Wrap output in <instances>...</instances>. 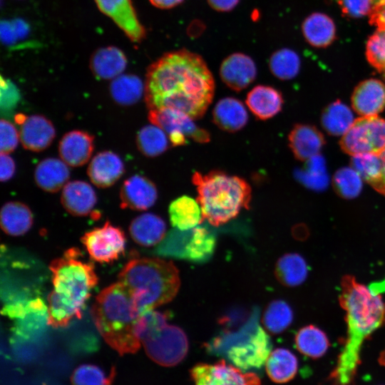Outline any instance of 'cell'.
<instances>
[{
  "label": "cell",
  "instance_id": "cell-51",
  "mask_svg": "<svg viewBox=\"0 0 385 385\" xmlns=\"http://www.w3.org/2000/svg\"><path fill=\"white\" fill-rule=\"evenodd\" d=\"M150 2L155 7L159 9H171L180 4L184 0H149Z\"/></svg>",
  "mask_w": 385,
  "mask_h": 385
},
{
  "label": "cell",
  "instance_id": "cell-30",
  "mask_svg": "<svg viewBox=\"0 0 385 385\" xmlns=\"http://www.w3.org/2000/svg\"><path fill=\"white\" fill-rule=\"evenodd\" d=\"M302 33L307 41L314 47H326L335 38L333 20L323 13H313L302 24Z\"/></svg>",
  "mask_w": 385,
  "mask_h": 385
},
{
  "label": "cell",
  "instance_id": "cell-18",
  "mask_svg": "<svg viewBox=\"0 0 385 385\" xmlns=\"http://www.w3.org/2000/svg\"><path fill=\"white\" fill-rule=\"evenodd\" d=\"M94 150V136L81 130L66 133L60 140L58 153L61 159L71 167L85 165Z\"/></svg>",
  "mask_w": 385,
  "mask_h": 385
},
{
  "label": "cell",
  "instance_id": "cell-46",
  "mask_svg": "<svg viewBox=\"0 0 385 385\" xmlns=\"http://www.w3.org/2000/svg\"><path fill=\"white\" fill-rule=\"evenodd\" d=\"M16 165L13 158L8 154L1 153L0 179L1 182L10 180L14 175Z\"/></svg>",
  "mask_w": 385,
  "mask_h": 385
},
{
  "label": "cell",
  "instance_id": "cell-41",
  "mask_svg": "<svg viewBox=\"0 0 385 385\" xmlns=\"http://www.w3.org/2000/svg\"><path fill=\"white\" fill-rule=\"evenodd\" d=\"M366 56L385 80V28L377 29L367 41Z\"/></svg>",
  "mask_w": 385,
  "mask_h": 385
},
{
  "label": "cell",
  "instance_id": "cell-3",
  "mask_svg": "<svg viewBox=\"0 0 385 385\" xmlns=\"http://www.w3.org/2000/svg\"><path fill=\"white\" fill-rule=\"evenodd\" d=\"M82 257L79 250L72 247L50 264L53 289L47 297V324L53 328L65 327L73 318L81 317L98 283L93 263Z\"/></svg>",
  "mask_w": 385,
  "mask_h": 385
},
{
  "label": "cell",
  "instance_id": "cell-25",
  "mask_svg": "<svg viewBox=\"0 0 385 385\" xmlns=\"http://www.w3.org/2000/svg\"><path fill=\"white\" fill-rule=\"evenodd\" d=\"M127 62L121 50L115 46H107L93 53L90 60V68L97 78L113 80L122 74Z\"/></svg>",
  "mask_w": 385,
  "mask_h": 385
},
{
  "label": "cell",
  "instance_id": "cell-29",
  "mask_svg": "<svg viewBox=\"0 0 385 385\" xmlns=\"http://www.w3.org/2000/svg\"><path fill=\"white\" fill-rule=\"evenodd\" d=\"M168 212L173 227L181 231L191 230L204 220L197 200L186 195L173 200Z\"/></svg>",
  "mask_w": 385,
  "mask_h": 385
},
{
  "label": "cell",
  "instance_id": "cell-45",
  "mask_svg": "<svg viewBox=\"0 0 385 385\" xmlns=\"http://www.w3.org/2000/svg\"><path fill=\"white\" fill-rule=\"evenodd\" d=\"M0 149L1 153H10L17 147L19 138V132L10 121L1 119L0 121Z\"/></svg>",
  "mask_w": 385,
  "mask_h": 385
},
{
  "label": "cell",
  "instance_id": "cell-8",
  "mask_svg": "<svg viewBox=\"0 0 385 385\" xmlns=\"http://www.w3.org/2000/svg\"><path fill=\"white\" fill-rule=\"evenodd\" d=\"M215 246V235L207 228L198 225L189 230H175L165 235L156 252L192 262H204L212 255Z\"/></svg>",
  "mask_w": 385,
  "mask_h": 385
},
{
  "label": "cell",
  "instance_id": "cell-23",
  "mask_svg": "<svg viewBox=\"0 0 385 385\" xmlns=\"http://www.w3.org/2000/svg\"><path fill=\"white\" fill-rule=\"evenodd\" d=\"M280 91L265 85L254 87L247 95L246 104L252 114L260 120H265L279 113L283 105Z\"/></svg>",
  "mask_w": 385,
  "mask_h": 385
},
{
  "label": "cell",
  "instance_id": "cell-28",
  "mask_svg": "<svg viewBox=\"0 0 385 385\" xmlns=\"http://www.w3.org/2000/svg\"><path fill=\"white\" fill-rule=\"evenodd\" d=\"M0 224L6 234L21 236L31 229L33 224V214L30 208L23 202H7L1 210Z\"/></svg>",
  "mask_w": 385,
  "mask_h": 385
},
{
  "label": "cell",
  "instance_id": "cell-48",
  "mask_svg": "<svg viewBox=\"0 0 385 385\" xmlns=\"http://www.w3.org/2000/svg\"><path fill=\"white\" fill-rule=\"evenodd\" d=\"M1 39L6 44H11L18 38L12 21H2L1 23Z\"/></svg>",
  "mask_w": 385,
  "mask_h": 385
},
{
  "label": "cell",
  "instance_id": "cell-37",
  "mask_svg": "<svg viewBox=\"0 0 385 385\" xmlns=\"http://www.w3.org/2000/svg\"><path fill=\"white\" fill-rule=\"evenodd\" d=\"M301 61L293 50L284 48L274 52L269 60L272 73L280 80H290L298 74Z\"/></svg>",
  "mask_w": 385,
  "mask_h": 385
},
{
  "label": "cell",
  "instance_id": "cell-32",
  "mask_svg": "<svg viewBox=\"0 0 385 385\" xmlns=\"http://www.w3.org/2000/svg\"><path fill=\"white\" fill-rule=\"evenodd\" d=\"M113 101L123 106L136 103L145 93V83L133 74H121L113 78L109 86Z\"/></svg>",
  "mask_w": 385,
  "mask_h": 385
},
{
  "label": "cell",
  "instance_id": "cell-35",
  "mask_svg": "<svg viewBox=\"0 0 385 385\" xmlns=\"http://www.w3.org/2000/svg\"><path fill=\"white\" fill-rule=\"evenodd\" d=\"M351 109L340 101L329 104L322 111L321 123L325 131L332 135H343L354 122Z\"/></svg>",
  "mask_w": 385,
  "mask_h": 385
},
{
  "label": "cell",
  "instance_id": "cell-47",
  "mask_svg": "<svg viewBox=\"0 0 385 385\" xmlns=\"http://www.w3.org/2000/svg\"><path fill=\"white\" fill-rule=\"evenodd\" d=\"M370 16V22L377 29L385 28V0H379Z\"/></svg>",
  "mask_w": 385,
  "mask_h": 385
},
{
  "label": "cell",
  "instance_id": "cell-17",
  "mask_svg": "<svg viewBox=\"0 0 385 385\" xmlns=\"http://www.w3.org/2000/svg\"><path fill=\"white\" fill-rule=\"evenodd\" d=\"M220 76L227 87L238 92L255 81L257 76V67L249 56L242 53H234L222 62Z\"/></svg>",
  "mask_w": 385,
  "mask_h": 385
},
{
  "label": "cell",
  "instance_id": "cell-24",
  "mask_svg": "<svg viewBox=\"0 0 385 385\" xmlns=\"http://www.w3.org/2000/svg\"><path fill=\"white\" fill-rule=\"evenodd\" d=\"M212 120L221 130L235 133L246 125L248 114L245 106L240 100L226 97L220 99L215 106Z\"/></svg>",
  "mask_w": 385,
  "mask_h": 385
},
{
  "label": "cell",
  "instance_id": "cell-2",
  "mask_svg": "<svg viewBox=\"0 0 385 385\" xmlns=\"http://www.w3.org/2000/svg\"><path fill=\"white\" fill-rule=\"evenodd\" d=\"M339 304L346 312L347 336L329 379L334 385H351L361 364L363 343L385 324V302L376 290L345 275Z\"/></svg>",
  "mask_w": 385,
  "mask_h": 385
},
{
  "label": "cell",
  "instance_id": "cell-14",
  "mask_svg": "<svg viewBox=\"0 0 385 385\" xmlns=\"http://www.w3.org/2000/svg\"><path fill=\"white\" fill-rule=\"evenodd\" d=\"M19 125V138L23 147L29 150L40 152L53 141L56 130L52 122L41 115L29 116L19 113L15 115Z\"/></svg>",
  "mask_w": 385,
  "mask_h": 385
},
{
  "label": "cell",
  "instance_id": "cell-9",
  "mask_svg": "<svg viewBox=\"0 0 385 385\" xmlns=\"http://www.w3.org/2000/svg\"><path fill=\"white\" fill-rule=\"evenodd\" d=\"M339 144L342 150L351 155L379 154L385 147V119L378 115L356 119Z\"/></svg>",
  "mask_w": 385,
  "mask_h": 385
},
{
  "label": "cell",
  "instance_id": "cell-22",
  "mask_svg": "<svg viewBox=\"0 0 385 385\" xmlns=\"http://www.w3.org/2000/svg\"><path fill=\"white\" fill-rule=\"evenodd\" d=\"M288 140L294 157L301 161L318 155L325 144L323 134L315 126L306 124L294 125Z\"/></svg>",
  "mask_w": 385,
  "mask_h": 385
},
{
  "label": "cell",
  "instance_id": "cell-31",
  "mask_svg": "<svg viewBox=\"0 0 385 385\" xmlns=\"http://www.w3.org/2000/svg\"><path fill=\"white\" fill-rule=\"evenodd\" d=\"M266 371L270 379L278 384L291 381L297 374L298 360L289 350L277 348L271 351L265 361Z\"/></svg>",
  "mask_w": 385,
  "mask_h": 385
},
{
  "label": "cell",
  "instance_id": "cell-36",
  "mask_svg": "<svg viewBox=\"0 0 385 385\" xmlns=\"http://www.w3.org/2000/svg\"><path fill=\"white\" fill-rule=\"evenodd\" d=\"M169 138L160 128L147 125L141 128L136 135L138 150L147 157H156L163 154L168 148Z\"/></svg>",
  "mask_w": 385,
  "mask_h": 385
},
{
  "label": "cell",
  "instance_id": "cell-50",
  "mask_svg": "<svg viewBox=\"0 0 385 385\" xmlns=\"http://www.w3.org/2000/svg\"><path fill=\"white\" fill-rule=\"evenodd\" d=\"M240 0H207L209 5L215 11L226 12L232 10Z\"/></svg>",
  "mask_w": 385,
  "mask_h": 385
},
{
  "label": "cell",
  "instance_id": "cell-20",
  "mask_svg": "<svg viewBox=\"0 0 385 385\" xmlns=\"http://www.w3.org/2000/svg\"><path fill=\"white\" fill-rule=\"evenodd\" d=\"M124 172L123 160L116 153L110 150L101 151L96 155L87 169L90 180L100 188L114 185Z\"/></svg>",
  "mask_w": 385,
  "mask_h": 385
},
{
  "label": "cell",
  "instance_id": "cell-42",
  "mask_svg": "<svg viewBox=\"0 0 385 385\" xmlns=\"http://www.w3.org/2000/svg\"><path fill=\"white\" fill-rule=\"evenodd\" d=\"M167 324L165 314L154 310L148 312L141 314L139 318L137 336L142 343L143 341L157 335Z\"/></svg>",
  "mask_w": 385,
  "mask_h": 385
},
{
  "label": "cell",
  "instance_id": "cell-21",
  "mask_svg": "<svg viewBox=\"0 0 385 385\" xmlns=\"http://www.w3.org/2000/svg\"><path fill=\"white\" fill-rule=\"evenodd\" d=\"M61 202L73 216H86L94 208L97 196L93 187L83 180L68 182L63 188Z\"/></svg>",
  "mask_w": 385,
  "mask_h": 385
},
{
  "label": "cell",
  "instance_id": "cell-38",
  "mask_svg": "<svg viewBox=\"0 0 385 385\" xmlns=\"http://www.w3.org/2000/svg\"><path fill=\"white\" fill-rule=\"evenodd\" d=\"M293 312L289 304L283 300H274L269 304L264 312L262 324L272 334H279L292 323Z\"/></svg>",
  "mask_w": 385,
  "mask_h": 385
},
{
  "label": "cell",
  "instance_id": "cell-39",
  "mask_svg": "<svg viewBox=\"0 0 385 385\" xmlns=\"http://www.w3.org/2000/svg\"><path fill=\"white\" fill-rule=\"evenodd\" d=\"M362 180L354 168L344 167L335 173L332 183L337 195L344 199H352L361 192Z\"/></svg>",
  "mask_w": 385,
  "mask_h": 385
},
{
  "label": "cell",
  "instance_id": "cell-26",
  "mask_svg": "<svg viewBox=\"0 0 385 385\" xmlns=\"http://www.w3.org/2000/svg\"><path fill=\"white\" fill-rule=\"evenodd\" d=\"M129 232L137 244L150 247L160 243L165 238L166 225L158 215L146 212L132 220Z\"/></svg>",
  "mask_w": 385,
  "mask_h": 385
},
{
  "label": "cell",
  "instance_id": "cell-4",
  "mask_svg": "<svg viewBox=\"0 0 385 385\" xmlns=\"http://www.w3.org/2000/svg\"><path fill=\"white\" fill-rule=\"evenodd\" d=\"M93 322L105 342L120 354L135 353L140 313L131 295L119 282L104 288L91 308Z\"/></svg>",
  "mask_w": 385,
  "mask_h": 385
},
{
  "label": "cell",
  "instance_id": "cell-6",
  "mask_svg": "<svg viewBox=\"0 0 385 385\" xmlns=\"http://www.w3.org/2000/svg\"><path fill=\"white\" fill-rule=\"evenodd\" d=\"M192 181L197 191V200L204 220L219 226L235 218L242 209H248L252 189L243 178L220 170L206 174L195 172Z\"/></svg>",
  "mask_w": 385,
  "mask_h": 385
},
{
  "label": "cell",
  "instance_id": "cell-15",
  "mask_svg": "<svg viewBox=\"0 0 385 385\" xmlns=\"http://www.w3.org/2000/svg\"><path fill=\"white\" fill-rule=\"evenodd\" d=\"M99 9L125 34L134 43L145 36L144 27L140 23L131 0H95Z\"/></svg>",
  "mask_w": 385,
  "mask_h": 385
},
{
  "label": "cell",
  "instance_id": "cell-10",
  "mask_svg": "<svg viewBox=\"0 0 385 385\" xmlns=\"http://www.w3.org/2000/svg\"><path fill=\"white\" fill-rule=\"evenodd\" d=\"M150 122L160 128L167 134L173 146H180L192 140L200 143L210 141V133L198 127L193 119L179 111L170 108L150 109Z\"/></svg>",
  "mask_w": 385,
  "mask_h": 385
},
{
  "label": "cell",
  "instance_id": "cell-13",
  "mask_svg": "<svg viewBox=\"0 0 385 385\" xmlns=\"http://www.w3.org/2000/svg\"><path fill=\"white\" fill-rule=\"evenodd\" d=\"M194 385H261L253 372L243 373L224 360L215 364H198L190 370Z\"/></svg>",
  "mask_w": 385,
  "mask_h": 385
},
{
  "label": "cell",
  "instance_id": "cell-52",
  "mask_svg": "<svg viewBox=\"0 0 385 385\" xmlns=\"http://www.w3.org/2000/svg\"><path fill=\"white\" fill-rule=\"evenodd\" d=\"M379 363L380 365L385 366V348L381 352L379 359H378Z\"/></svg>",
  "mask_w": 385,
  "mask_h": 385
},
{
  "label": "cell",
  "instance_id": "cell-43",
  "mask_svg": "<svg viewBox=\"0 0 385 385\" xmlns=\"http://www.w3.org/2000/svg\"><path fill=\"white\" fill-rule=\"evenodd\" d=\"M109 378L98 366L83 364L74 370L71 381L72 385H106Z\"/></svg>",
  "mask_w": 385,
  "mask_h": 385
},
{
  "label": "cell",
  "instance_id": "cell-27",
  "mask_svg": "<svg viewBox=\"0 0 385 385\" xmlns=\"http://www.w3.org/2000/svg\"><path fill=\"white\" fill-rule=\"evenodd\" d=\"M70 170L62 160L55 158L43 159L36 165L34 180L38 188L48 192L60 190L68 183Z\"/></svg>",
  "mask_w": 385,
  "mask_h": 385
},
{
  "label": "cell",
  "instance_id": "cell-7",
  "mask_svg": "<svg viewBox=\"0 0 385 385\" xmlns=\"http://www.w3.org/2000/svg\"><path fill=\"white\" fill-rule=\"evenodd\" d=\"M212 347L242 370L260 368L272 351L269 335L255 322H249L238 332L216 338Z\"/></svg>",
  "mask_w": 385,
  "mask_h": 385
},
{
  "label": "cell",
  "instance_id": "cell-44",
  "mask_svg": "<svg viewBox=\"0 0 385 385\" xmlns=\"http://www.w3.org/2000/svg\"><path fill=\"white\" fill-rule=\"evenodd\" d=\"M379 0H338L342 12L351 18L370 15Z\"/></svg>",
  "mask_w": 385,
  "mask_h": 385
},
{
  "label": "cell",
  "instance_id": "cell-19",
  "mask_svg": "<svg viewBox=\"0 0 385 385\" xmlns=\"http://www.w3.org/2000/svg\"><path fill=\"white\" fill-rule=\"evenodd\" d=\"M351 106L362 116L377 115L385 108V84L376 78L363 81L354 90Z\"/></svg>",
  "mask_w": 385,
  "mask_h": 385
},
{
  "label": "cell",
  "instance_id": "cell-33",
  "mask_svg": "<svg viewBox=\"0 0 385 385\" xmlns=\"http://www.w3.org/2000/svg\"><path fill=\"white\" fill-rule=\"evenodd\" d=\"M308 269L304 258L297 253L281 257L275 265L274 274L278 281L287 287H296L304 282Z\"/></svg>",
  "mask_w": 385,
  "mask_h": 385
},
{
  "label": "cell",
  "instance_id": "cell-1",
  "mask_svg": "<svg viewBox=\"0 0 385 385\" xmlns=\"http://www.w3.org/2000/svg\"><path fill=\"white\" fill-rule=\"evenodd\" d=\"M144 93L150 110L174 109L195 120L213 99L215 81L200 55L181 49L163 54L148 67Z\"/></svg>",
  "mask_w": 385,
  "mask_h": 385
},
{
  "label": "cell",
  "instance_id": "cell-16",
  "mask_svg": "<svg viewBox=\"0 0 385 385\" xmlns=\"http://www.w3.org/2000/svg\"><path fill=\"white\" fill-rule=\"evenodd\" d=\"M158 190L149 178L134 175L126 179L120 190V207L133 210H146L156 202Z\"/></svg>",
  "mask_w": 385,
  "mask_h": 385
},
{
  "label": "cell",
  "instance_id": "cell-40",
  "mask_svg": "<svg viewBox=\"0 0 385 385\" xmlns=\"http://www.w3.org/2000/svg\"><path fill=\"white\" fill-rule=\"evenodd\" d=\"M351 167L371 185L380 175L381 163L379 154L362 153L352 155Z\"/></svg>",
  "mask_w": 385,
  "mask_h": 385
},
{
  "label": "cell",
  "instance_id": "cell-49",
  "mask_svg": "<svg viewBox=\"0 0 385 385\" xmlns=\"http://www.w3.org/2000/svg\"><path fill=\"white\" fill-rule=\"evenodd\" d=\"M379 155L381 163V173L379 178L371 185L376 191L385 195V147Z\"/></svg>",
  "mask_w": 385,
  "mask_h": 385
},
{
  "label": "cell",
  "instance_id": "cell-5",
  "mask_svg": "<svg viewBox=\"0 0 385 385\" xmlns=\"http://www.w3.org/2000/svg\"><path fill=\"white\" fill-rule=\"evenodd\" d=\"M118 282L130 293L140 314L173 300L180 286L174 264L157 257L131 259L120 272Z\"/></svg>",
  "mask_w": 385,
  "mask_h": 385
},
{
  "label": "cell",
  "instance_id": "cell-11",
  "mask_svg": "<svg viewBox=\"0 0 385 385\" xmlns=\"http://www.w3.org/2000/svg\"><path fill=\"white\" fill-rule=\"evenodd\" d=\"M81 241L92 260L109 264L124 253L126 238L121 228L107 220L103 226L86 232Z\"/></svg>",
  "mask_w": 385,
  "mask_h": 385
},
{
  "label": "cell",
  "instance_id": "cell-12",
  "mask_svg": "<svg viewBox=\"0 0 385 385\" xmlns=\"http://www.w3.org/2000/svg\"><path fill=\"white\" fill-rule=\"evenodd\" d=\"M142 344L148 356L165 366L179 364L188 351V340L184 331L170 324L155 337L143 341Z\"/></svg>",
  "mask_w": 385,
  "mask_h": 385
},
{
  "label": "cell",
  "instance_id": "cell-34",
  "mask_svg": "<svg viewBox=\"0 0 385 385\" xmlns=\"http://www.w3.org/2000/svg\"><path fill=\"white\" fill-rule=\"evenodd\" d=\"M294 342L301 354L312 359L322 357L330 345L326 334L314 325L301 328L295 336Z\"/></svg>",
  "mask_w": 385,
  "mask_h": 385
}]
</instances>
